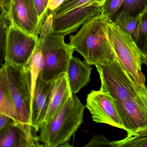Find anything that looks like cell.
Here are the masks:
<instances>
[{"mask_svg": "<svg viewBox=\"0 0 147 147\" xmlns=\"http://www.w3.org/2000/svg\"><path fill=\"white\" fill-rule=\"evenodd\" d=\"M105 1L106 0H96V2L101 6H102Z\"/></svg>", "mask_w": 147, "mask_h": 147, "instance_id": "f1b7e54d", "label": "cell"}, {"mask_svg": "<svg viewBox=\"0 0 147 147\" xmlns=\"http://www.w3.org/2000/svg\"><path fill=\"white\" fill-rule=\"evenodd\" d=\"M11 25V21L9 16L1 12L0 15V50L1 61H5L8 31Z\"/></svg>", "mask_w": 147, "mask_h": 147, "instance_id": "d6986e66", "label": "cell"}, {"mask_svg": "<svg viewBox=\"0 0 147 147\" xmlns=\"http://www.w3.org/2000/svg\"><path fill=\"white\" fill-rule=\"evenodd\" d=\"M144 55H147V7L141 14L139 36L136 42Z\"/></svg>", "mask_w": 147, "mask_h": 147, "instance_id": "ffe728a7", "label": "cell"}, {"mask_svg": "<svg viewBox=\"0 0 147 147\" xmlns=\"http://www.w3.org/2000/svg\"><path fill=\"white\" fill-rule=\"evenodd\" d=\"M143 63L145 64L147 67V55H144L143 57Z\"/></svg>", "mask_w": 147, "mask_h": 147, "instance_id": "f546056e", "label": "cell"}, {"mask_svg": "<svg viewBox=\"0 0 147 147\" xmlns=\"http://www.w3.org/2000/svg\"><path fill=\"white\" fill-rule=\"evenodd\" d=\"M49 1V0H33L39 21L42 24L48 13Z\"/></svg>", "mask_w": 147, "mask_h": 147, "instance_id": "d4e9b609", "label": "cell"}, {"mask_svg": "<svg viewBox=\"0 0 147 147\" xmlns=\"http://www.w3.org/2000/svg\"><path fill=\"white\" fill-rule=\"evenodd\" d=\"M141 15L131 16L122 11L117 13L112 20L119 28L127 34L136 43L139 36Z\"/></svg>", "mask_w": 147, "mask_h": 147, "instance_id": "e0dca14e", "label": "cell"}, {"mask_svg": "<svg viewBox=\"0 0 147 147\" xmlns=\"http://www.w3.org/2000/svg\"><path fill=\"white\" fill-rule=\"evenodd\" d=\"M12 0H0L1 12L9 16Z\"/></svg>", "mask_w": 147, "mask_h": 147, "instance_id": "484cf974", "label": "cell"}, {"mask_svg": "<svg viewBox=\"0 0 147 147\" xmlns=\"http://www.w3.org/2000/svg\"><path fill=\"white\" fill-rule=\"evenodd\" d=\"M113 147H147V132L127 135L123 139L112 141Z\"/></svg>", "mask_w": 147, "mask_h": 147, "instance_id": "ac0fdd59", "label": "cell"}, {"mask_svg": "<svg viewBox=\"0 0 147 147\" xmlns=\"http://www.w3.org/2000/svg\"><path fill=\"white\" fill-rule=\"evenodd\" d=\"M102 6L92 1L63 13L53 15L52 34L64 36L74 33L92 18L100 15Z\"/></svg>", "mask_w": 147, "mask_h": 147, "instance_id": "30bf717a", "label": "cell"}, {"mask_svg": "<svg viewBox=\"0 0 147 147\" xmlns=\"http://www.w3.org/2000/svg\"><path fill=\"white\" fill-rule=\"evenodd\" d=\"M13 119L5 114L0 113V130L5 128Z\"/></svg>", "mask_w": 147, "mask_h": 147, "instance_id": "83f0119b", "label": "cell"}, {"mask_svg": "<svg viewBox=\"0 0 147 147\" xmlns=\"http://www.w3.org/2000/svg\"><path fill=\"white\" fill-rule=\"evenodd\" d=\"M109 36L121 66L136 82L146 85L145 77L142 71L144 55L130 35L110 20Z\"/></svg>", "mask_w": 147, "mask_h": 147, "instance_id": "277c9868", "label": "cell"}, {"mask_svg": "<svg viewBox=\"0 0 147 147\" xmlns=\"http://www.w3.org/2000/svg\"><path fill=\"white\" fill-rule=\"evenodd\" d=\"M95 67L101 82L100 90L110 94L116 103L136 95L146 86L136 82L118 60Z\"/></svg>", "mask_w": 147, "mask_h": 147, "instance_id": "5b68a950", "label": "cell"}, {"mask_svg": "<svg viewBox=\"0 0 147 147\" xmlns=\"http://www.w3.org/2000/svg\"><path fill=\"white\" fill-rule=\"evenodd\" d=\"M127 135L147 132V87L135 96L116 103Z\"/></svg>", "mask_w": 147, "mask_h": 147, "instance_id": "ba28073f", "label": "cell"}, {"mask_svg": "<svg viewBox=\"0 0 147 147\" xmlns=\"http://www.w3.org/2000/svg\"><path fill=\"white\" fill-rule=\"evenodd\" d=\"M38 39L39 36L27 34L11 25L8 31L5 63L16 66L28 65Z\"/></svg>", "mask_w": 147, "mask_h": 147, "instance_id": "9c48e42d", "label": "cell"}, {"mask_svg": "<svg viewBox=\"0 0 147 147\" xmlns=\"http://www.w3.org/2000/svg\"><path fill=\"white\" fill-rule=\"evenodd\" d=\"M85 147H113L112 141H110L103 134L95 135L89 142L84 146Z\"/></svg>", "mask_w": 147, "mask_h": 147, "instance_id": "cb8c5ba5", "label": "cell"}, {"mask_svg": "<svg viewBox=\"0 0 147 147\" xmlns=\"http://www.w3.org/2000/svg\"><path fill=\"white\" fill-rule=\"evenodd\" d=\"M86 107L94 122L109 125L125 131L123 120L115 100L107 92L92 90L87 95Z\"/></svg>", "mask_w": 147, "mask_h": 147, "instance_id": "52a82bcc", "label": "cell"}, {"mask_svg": "<svg viewBox=\"0 0 147 147\" xmlns=\"http://www.w3.org/2000/svg\"><path fill=\"white\" fill-rule=\"evenodd\" d=\"M122 11L131 16L141 15L147 7V0H124Z\"/></svg>", "mask_w": 147, "mask_h": 147, "instance_id": "44dd1931", "label": "cell"}, {"mask_svg": "<svg viewBox=\"0 0 147 147\" xmlns=\"http://www.w3.org/2000/svg\"><path fill=\"white\" fill-rule=\"evenodd\" d=\"M92 68L86 61L72 57L68 67L67 74L73 94H76L91 80Z\"/></svg>", "mask_w": 147, "mask_h": 147, "instance_id": "9a60e30c", "label": "cell"}, {"mask_svg": "<svg viewBox=\"0 0 147 147\" xmlns=\"http://www.w3.org/2000/svg\"><path fill=\"white\" fill-rule=\"evenodd\" d=\"M65 0H49L48 13H52L60 7Z\"/></svg>", "mask_w": 147, "mask_h": 147, "instance_id": "4316f807", "label": "cell"}, {"mask_svg": "<svg viewBox=\"0 0 147 147\" xmlns=\"http://www.w3.org/2000/svg\"><path fill=\"white\" fill-rule=\"evenodd\" d=\"M110 20L100 14L82 25L79 32L69 36V45L90 66L105 65L117 60L109 36Z\"/></svg>", "mask_w": 147, "mask_h": 147, "instance_id": "6da1fadb", "label": "cell"}, {"mask_svg": "<svg viewBox=\"0 0 147 147\" xmlns=\"http://www.w3.org/2000/svg\"><path fill=\"white\" fill-rule=\"evenodd\" d=\"M31 125L12 120L0 130L1 147H42Z\"/></svg>", "mask_w": 147, "mask_h": 147, "instance_id": "7c38bea8", "label": "cell"}, {"mask_svg": "<svg viewBox=\"0 0 147 147\" xmlns=\"http://www.w3.org/2000/svg\"><path fill=\"white\" fill-rule=\"evenodd\" d=\"M73 94L67 74L62 73L53 82L50 103L44 122L49 121Z\"/></svg>", "mask_w": 147, "mask_h": 147, "instance_id": "5bb4252c", "label": "cell"}, {"mask_svg": "<svg viewBox=\"0 0 147 147\" xmlns=\"http://www.w3.org/2000/svg\"><path fill=\"white\" fill-rule=\"evenodd\" d=\"M65 37L51 33L45 40L42 46L43 67L39 77L45 81L53 82L61 74L67 71L74 51L65 43Z\"/></svg>", "mask_w": 147, "mask_h": 147, "instance_id": "8992f818", "label": "cell"}, {"mask_svg": "<svg viewBox=\"0 0 147 147\" xmlns=\"http://www.w3.org/2000/svg\"><path fill=\"white\" fill-rule=\"evenodd\" d=\"M53 82H48L38 77L34 89L32 102V125L36 131L44 123L50 103Z\"/></svg>", "mask_w": 147, "mask_h": 147, "instance_id": "4fadbf2b", "label": "cell"}, {"mask_svg": "<svg viewBox=\"0 0 147 147\" xmlns=\"http://www.w3.org/2000/svg\"><path fill=\"white\" fill-rule=\"evenodd\" d=\"M85 106L73 94L55 115L41 125L38 138L44 146L61 147L68 142L83 122Z\"/></svg>", "mask_w": 147, "mask_h": 147, "instance_id": "7a4b0ae2", "label": "cell"}, {"mask_svg": "<svg viewBox=\"0 0 147 147\" xmlns=\"http://www.w3.org/2000/svg\"><path fill=\"white\" fill-rule=\"evenodd\" d=\"M16 110V121L32 125V78L29 65L4 63Z\"/></svg>", "mask_w": 147, "mask_h": 147, "instance_id": "3957f363", "label": "cell"}, {"mask_svg": "<svg viewBox=\"0 0 147 147\" xmlns=\"http://www.w3.org/2000/svg\"><path fill=\"white\" fill-rule=\"evenodd\" d=\"M94 1H96V0H65L60 7L51 13L54 16L58 15L74 8L81 6L87 3Z\"/></svg>", "mask_w": 147, "mask_h": 147, "instance_id": "603a6c76", "label": "cell"}, {"mask_svg": "<svg viewBox=\"0 0 147 147\" xmlns=\"http://www.w3.org/2000/svg\"><path fill=\"white\" fill-rule=\"evenodd\" d=\"M9 17L14 27L27 34L39 36L42 24L33 0H12Z\"/></svg>", "mask_w": 147, "mask_h": 147, "instance_id": "8fae6325", "label": "cell"}, {"mask_svg": "<svg viewBox=\"0 0 147 147\" xmlns=\"http://www.w3.org/2000/svg\"><path fill=\"white\" fill-rule=\"evenodd\" d=\"M0 113L16 120V108L8 85L4 64H2L0 69Z\"/></svg>", "mask_w": 147, "mask_h": 147, "instance_id": "2e32d148", "label": "cell"}, {"mask_svg": "<svg viewBox=\"0 0 147 147\" xmlns=\"http://www.w3.org/2000/svg\"><path fill=\"white\" fill-rule=\"evenodd\" d=\"M124 0H106L102 6L101 14L112 21L116 13L123 6Z\"/></svg>", "mask_w": 147, "mask_h": 147, "instance_id": "7402d4cb", "label": "cell"}]
</instances>
